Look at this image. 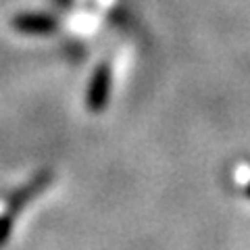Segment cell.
<instances>
[{
  "instance_id": "1",
  "label": "cell",
  "mask_w": 250,
  "mask_h": 250,
  "mask_svg": "<svg viewBox=\"0 0 250 250\" xmlns=\"http://www.w3.org/2000/svg\"><path fill=\"white\" fill-rule=\"evenodd\" d=\"M48 179H52V173L44 171V173L38 175L29 186L21 188L17 196H15V198L9 202V207H6V210L2 213V217H0V246H4V244H6V240H9L11 231H13L15 217L21 213V208L27 205V200H29L31 196H36V194L40 192V190H44L46 184H48Z\"/></svg>"
},
{
  "instance_id": "3",
  "label": "cell",
  "mask_w": 250,
  "mask_h": 250,
  "mask_svg": "<svg viewBox=\"0 0 250 250\" xmlns=\"http://www.w3.org/2000/svg\"><path fill=\"white\" fill-rule=\"evenodd\" d=\"M13 27L25 36H50L59 21L46 13H19L13 19Z\"/></svg>"
},
{
  "instance_id": "4",
  "label": "cell",
  "mask_w": 250,
  "mask_h": 250,
  "mask_svg": "<svg viewBox=\"0 0 250 250\" xmlns=\"http://www.w3.org/2000/svg\"><path fill=\"white\" fill-rule=\"evenodd\" d=\"M246 194H248V196H250V186H248V190H246Z\"/></svg>"
},
{
  "instance_id": "2",
  "label": "cell",
  "mask_w": 250,
  "mask_h": 250,
  "mask_svg": "<svg viewBox=\"0 0 250 250\" xmlns=\"http://www.w3.org/2000/svg\"><path fill=\"white\" fill-rule=\"evenodd\" d=\"M111 67L103 62L96 67L94 71L90 85H88V94H85V104L92 113H100L104 111V106L108 104V96H111Z\"/></svg>"
}]
</instances>
